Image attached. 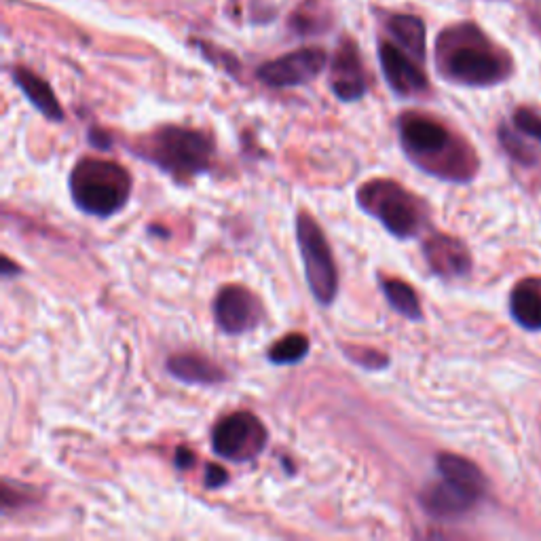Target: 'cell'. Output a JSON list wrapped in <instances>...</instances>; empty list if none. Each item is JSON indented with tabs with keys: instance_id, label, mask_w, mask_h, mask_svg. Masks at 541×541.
I'll return each mask as SVG.
<instances>
[{
	"instance_id": "52a82bcc",
	"label": "cell",
	"mask_w": 541,
	"mask_h": 541,
	"mask_svg": "<svg viewBox=\"0 0 541 541\" xmlns=\"http://www.w3.org/2000/svg\"><path fill=\"white\" fill-rule=\"evenodd\" d=\"M442 70L461 85L489 87L506 79V66L482 43L459 41L451 49L442 47Z\"/></svg>"
},
{
	"instance_id": "8992f818",
	"label": "cell",
	"mask_w": 541,
	"mask_h": 541,
	"mask_svg": "<svg viewBox=\"0 0 541 541\" xmlns=\"http://www.w3.org/2000/svg\"><path fill=\"white\" fill-rule=\"evenodd\" d=\"M269 442V432L256 415L248 410H239L222 417L212 429V451L235 463H246L256 459L265 451Z\"/></svg>"
},
{
	"instance_id": "7c38bea8",
	"label": "cell",
	"mask_w": 541,
	"mask_h": 541,
	"mask_svg": "<svg viewBox=\"0 0 541 541\" xmlns=\"http://www.w3.org/2000/svg\"><path fill=\"white\" fill-rule=\"evenodd\" d=\"M425 263L436 275L453 279L468 275L472 269V258L468 248L451 235H432L423 244Z\"/></svg>"
},
{
	"instance_id": "9a60e30c",
	"label": "cell",
	"mask_w": 541,
	"mask_h": 541,
	"mask_svg": "<svg viewBox=\"0 0 541 541\" xmlns=\"http://www.w3.org/2000/svg\"><path fill=\"white\" fill-rule=\"evenodd\" d=\"M13 81L15 85L22 89L24 96L28 98V102L39 110V113L55 123L64 121V110L60 106V100L55 98L53 89L49 87V83L45 79H41L39 74H34L26 68H15L13 70Z\"/></svg>"
},
{
	"instance_id": "5b68a950",
	"label": "cell",
	"mask_w": 541,
	"mask_h": 541,
	"mask_svg": "<svg viewBox=\"0 0 541 541\" xmlns=\"http://www.w3.org/2000/svg\"><path fill=\"white\" fill-rule=\"evenodd\" d=\"M296 241L313 298L322 307H330L339 292V271L324 231L309 212L296 218Z\"/></svg>"
},
{
	"instance_id": "e0dca14e",
	"label": "cell",
	"mask_w": 541,
	"mask_h": 541,
	"mask_svg": "<svg viewBox=\"0 0 541 541\" xmlns=\"http://www.w3.org/2000/svg\"><path fill=\"white\" fill-rule=\"evenodd\" d=\"M436 468L442 478H449L457 484H463V487H468L480 495H484V489H487V480H484L478 465L465 457L442 453L436 459Z\"/></svg>"
},
{
	"instance_id": "8fae6325",
	"label": "cell",
	"mask_w": 541,
	"mask_h": 541,
	"mask_svg": "<svg viewBox=\"0 0 541 541\" xmlns=\"http://www.w3.org/2000/svg\"><path fill=\"white\" fill-rule=\"evenodd\" d=\"M379 60L387 85L394 89V93H398V96L410 98L427 91L425 72L396 45L383 43L379 47Z\"/></svg>"
},
{
	"instance_id": "d6986e66",
	"label": "cell",
	"mask_w": 541,
	"mask_h": 541,
	"mask_svg": "<svg viewBox=\"0 0 541 541\" xmlns=\"http://www.w3.org/2000/svg\"><path fill=\"white\" fill-rule=\"evenodd\" d=\"M381 290H383V294L387 298L389 307L394 309L396 313L404 315L406 320H413V322L423 320L419 296L413 290V286L402 282V279L389 277V279H381Z\"/></svg>"
},
{
	"instance_id": "30bf717a",
	"label": "cell",
	"mask_w": 541,
	"mask_h": 541,
	"mask_svg": "<svg viewBox=\"0 0 541 541\" xmlns=\"http://www.w3.org/2000/svg\"><path fill=\"white\" fill-rule=\"evenodd\" d=\"M480 493L463 487L449 478H442L429 487L421 495L423 510L434 518H457L468 514L480 501Z\"/></svg>"
},
{
	"instance_id": "6da1fadb",
	"label": "cell",
	"mask_w": 541,
	"mask_h": 541,
	"mask_svg": "<svg viewBox=\"0 0 541 541\" xmlns=\"http://www.w3.org/2000/svg\"><path fill=\"white\" fill-rule=\"evenodd\" d=\"M406 157L423 172L446 180H468L472 165L459 151L453 134L442 123L423 115H404L398 123Z\"/></svg>"
},
{
	"instance_id": "3957f363",
	"label": "cell",
	"mask_w": 541,
	"mask_h": 541,
	"mask_svg": "<svg viewBox=\"0 0 541 541\" xmlns=\"http://www.w3.org/2000/svg\"><path fill=\"white\" fill-rule=\"evenodd\" d=\"M68 186L70 197L81 212L104 220L125 208L132 197L134 182L123 165L108 159L85 157L72 167Z\"/></svg>"
},
{
	"instance_id": "7402d4cb",
	"label": "cell",
	"mask_w": 541,
	"mask_h": 541,
	"mask_svg": "<svg viewBox=\"0 0 541 541\" xmlns=\"http://www.w3.org/2000/svg\"><path fill=\"white\" fill-rule=\"evenodd\" d=\"M499 140H501V144H503V148H506V151L518 161V163H527V165H531L533 161H535V157H533V153L535 151H531V148L529 146H525V144H522L520 142V138L516 136V134H512V132H508V129L506 127H503L501 129V136H499Z\"/></svg>"
},
{
	"instance_id": "ba28073f",
	"label": "cell",
	"mask_w": 541,
	"mask_h": 541,
	"mask_svg": "<svg viewBox=\"0 0 541 541\" xmlns=\"http://www.w3.org/2000/svg\"><path fill=\"white\" fill-rule=\"evenodd\" d=\"M212 309L216 326L225 334H231V337L252 332L265 317V309L260 305L258 296L248 288L235 284L218 290Z\"/></svg>"
},
{
	"instance_id": "ac0fdd59",
	"label": "cell",
	"mask_w": 541,
	"mask_h": 541,
	"mask_svg": "<svg viewBox=\"0 0 541 541\" xmlns=\"http://www.w3.org/2000/svg\"><path fill=\"white\" fill-rule=\"evenodd\" d=\"M391 36L410 53L415 60H425V26L415 15H394L387 24Z\"/></svg>"
},
{
	"instance_id": "d4e9b609",
	"label": "cell",
	"mask_w": 541,
	"mask_h": 541,
	"mask_svg": "<svg viewBox=\"0 0 541 541\" xmlns=\"http://www.w3.org/2000/svg\"><path fill=\"white\" fill-rule=\"evenodd\" d=\"M89 144L93 148H98V151H108V148L113 146V140H110V136L106 132H102V129L91 127L89 129Z\"/></svg>"
},
{
	"instance_id": "7a4b0ae2",
	"label": "cell",
	"mask_w": 541,
	"mask_h": 541,
	"mask_svg": "<svg viewBox=\"0 0 541 541\" xmlns=\"http://www.w3.org/2000/svg\"><path fill=\"white\" fill-rule=\"evenodd\" d=\"M214 153L216 144L208 134L191 127L167 125L157 129L146 144H140L136 155L176 182H189L210 172Z\"/></svg>"
},
{
	"instance_id": "9c48e42d",
	"label": "cell",
	"mask_w": 541,
	"mask_h": 541,
	"mask_svg": "<svg viewBox=\"0 0 541 541\" xmlns=\"http://www.w3.org/2000/svg\"><path fill=\"white\" fill-rule=\"evenodd\" d=\"M326 66V53L322 49H298L282 58L271 60L258 68L260 83L273 89H288L311 83Z\"/></svg>"
},
{
	"instance_id": "277c9868",
	"label": "cell",
	"mask_w": 541,
	"mask_h": 541,
	"mask_svg": "<svg viewBox=\"0 0 541 541\" xmlns=\"http://www.w3.org/2000/svg\"><path fill=\"white\" fill-rule=\"evenodd\" d=\"M356 201L368 216L379 220L398 239H413L427 225L425 203L394 180L377 178L364 182L356 193Z\"/></svg>"
},
{
	"instance_id": "2e32d148",
	"label": "cell",
	"mask_w": 541,
	"mask_h": 541,
	"mask_svg": "<svg viewBox=\"0 0 541 541\" xmlns=\"http://www.w3.org/2000/svg\"><path fill=\"white\" fill-rule=\"evenodd\" d=\"M510 311L516 324L527 330H541V282H522L512 290Z\"/></svg>"
},
{
	"instance_id": "4316f807",
	"label": "cell",
	"mask_w": 541,
	"mask_h": 541,
	"mask_svg": "<svg viewBox=\"0 0 541 541\" xmlns=\"http://www.w3.org/2000/svg\"><path fill=\"white\" fill-rule=\"evenodd\" d=\"M15 273H20V269L13 267V265H11V260L5 256V258H3V275L9 277V275H15Z\"/></svg>"
},
{
	"instance_id": "484cf974",
	"label": "cell",
	"mask_w": 541,
	"mask_h": 541,
	"mask_svg": "<svg viewBox=\"0 0 541 541\" xmlns=\"http://www.w3.org/2000/svg\"><path fill=\"white\" fill-rule=\"evenodd\" d=\"M174 463L178 470H191L195 465V453L191 449H186V446H178Z\"/></svg>"
},
{
	"instance_id": "5bb4252c",
	"label": "cell",
	"mask_w": 541,
	"mask_h": 541,
	"mask_svg": "<svg viewBox=\"0 0 541 541\" xmlns=\"http://www.w3.org/2000/svg\"><path fill=\"white\" fill-rule=\"evenodd\" d=\"M167 372L184 385H218L227 381L225 370L199 353H176L167 360Z\"/></svg>"
},
{
	"instance_id": "cb8c5ba5",
	"label": "cell",
	"mask_w": 541,
	"mask_h": 541,
	"mask_svg": "<svg viewBox=\"0 0 541 541\" xmlns=\"http://www.w3.org/2000/svg\"><path fill=\"white\" fill-rule=\"evenodd\" d=\"M229 482V474L225 468H220L218 463H208L205 465V474H203V484L205 489H220Z\"/></svg>"
},
{
	"instance_id": "ffe728a7",
	"label": "cell",
	"mask_w": 541,
	"mask_h": 541,
	"mask_svg": "<svg viewBox=\"0 0 541 541\" xmlns=\"http://www.w3.org/2000/svg\"><path fill=\"white\" fill-rule=\"evenodd\" d=\"M309 347L311 345H309V339L305 337V334L292 332V334H286V337L279 339L269 349L267 356L277 366H292V364H298L307 358Z\"/></svg>"
},
{
	"instance_id": "4fadbf2b",
	"label": "cell",
	"mask_w": 541,
	"mask_h": 541,
	"mask_svg": "<svg viewBox=\"0 0 541 541\" xmlns=\"http://www.w3.org/2000/svg\"><path fill=\"white\" fill-rule=\"evenodd\" d=\"M330 87L341 102H358L366 96V77L360 62L358 49L353 45H345L332 64Z\"/></svg>"
},
{
	"instance_id": "603a6c76",
	"label": "cell",
	"mask_w": 541,
	"mask_h": 541,
	"mask_svg": "<svg viewBox=\"0 0 541 541\" xmlns=\"http://www.w3.org/2000/svg\"><path fill=\"white\" fill-rule=\"evenodd\" d=\"M514 125L520 134H525L529 138H535L541 142V117L529 108H520L514 115Z\"/></svg>"
},
{
	"instance_id": "44dd1931",
	"label": "cell",
	"mask_w": 541,
	"mask_h": 541,
	"mask_svg": "<svg viewBox=\"0 0 541 541\" xmlns=\"http://www.w3.org/2000/svg\"><path fill=\"white\" fill-rule=\"evenodd\" d=\"M345 351V356L351 360V362H356L360 364L362 368L366 370H383L389 360L387 356H383V353L379 351H372V349H364V347H343Z\"/></svg>"
}]
</instances>
